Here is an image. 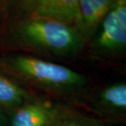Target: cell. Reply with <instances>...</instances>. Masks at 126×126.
I'll return each mask as SVG.
<instances>
[{"label":"cell","mask_w":126,"mask_h":126,"mask_svg":"<svg viewBox=\"0 0 126 126\" xmlns=\"http://www.w3.org/2000/svg\"><path fill=\"white\" fill-rule=\"evenodd\" d=\"M17 33L29 47L57 56L77 55L85 41L75 26L49 18L25 19Z\"/></svg>","instance_id":"6da1fadb"},{"label":"cell","mask_w":126,"mask_h":126,"mask_svg":"<svg viewBox=\"0 0 126 126\" xmlns=\"http://www.w3.org/2000/svg\"><path fill=\"white\" fill-rule=\"evenodd\" d=\"M10 71L26 81L57 93H70L84 88L87 78L82 73L61 64L26 55L9 58Z\"/></svg>","instance_id":"7a4b0ae2"},{"label":"cell","mask_w":126,"mask_h":126,"mask_svg":"<svg viewBox=\"0 0 126 126\" xmlns=\"http://www.w3.org/2000/svg\"><path fill=\"white\" fill-rule=\"evenodd\" d=\"M93 45L101 54H116L126 47V0H116L94 33Z\"/></svg>","instance_id":"3957f363"},{"label":"cell","mask_w":126,"mask_h":126,"mask_svg":"<svg viewBox=\"0 0 126 126\" xmlns=\"http://www.w3.org/2000/svg\"><path fill=\"white\" fill-rule=\"evenodd\" d=\"M66 112L50 100H28L12 111L7 126H52Z\"/></svg>","instance_id":"277c9868"},{"label":"cell","mask_w":126,"mask_h":126,"mask_svg":"<svg viewBox=\"0 0 126 126\" xmlns=\"http://www.w3.org/2000/svg\"><path fill=\"white\" fill-rule=\"evenodd\" d=\"M79 0H35L31 16L49 18L69 24L76 28L79 20Z\"/></svg>","instance_id":"5b68a950"},{"label":"cell","mask_w":126,"mask_h":126,"mask_svg":"<svg viewBox=\"0 0 126 126\" xmlns=\"http://www.w3.org/2000/svg\"><path fill=\"white\" fill-rule=\"evenodd\" d=\"M116 0H79L76 29L86 40L94 35L101 21Z\"/></svg>","instance_id":"8992f818"},{"label":"cell","mask_w":126,"mask_h":126,"mask_svg":"<svg viewBox=\"0 0 126 126\" xmlns=\"http://www.w3.org/2000/svg\"><path fill=\"white\" fill-rule=\"evenodd\" d=\"M95 108L102 114L122 115L126 111V84L114 83L103 88L96 98Z\"/></svg>","instance_id":"52a82bcc"},{"label":"cell","mask_w":126,"mask_h":126,"mask_svg":"<svg viewBox=\"0 0 126 126\" xmlns=\"http://www.w3.org/2000/svg\"><path fill=\"white\" fill-rule=\"evenodd\" d=\"M29 100V93L17 83L0 74V110L14 111Z\"/></svg>","instance_id":"ba28073f"},{"label":"cell","mask_w":126,"mask_h":126,"mask_svg":"<svg viewBox=\"0 0 126 126\" xmlns=\"http://www.w3.org/2000/svg\"><path fill=\"white\" fill-rule=\"evenodd\" d=\"M96 119L81 114L66 112L52 126H98Z\"/></svg>","instance_id":"9c48e42d"},{"label":"cell","mask_w":126,"mask_h":126,"mask_svg":"<svg viewBox=\"0 0 126 126\" xmlns=\"http://www.w3.org/2000/svg\"><path fill=\"white\" fill-rule=\"evenodd\" d=\"M0 126H7V120L5 118L2 110H0Z\"/></svg>","instance_id":"30bf717a"},{"label":"cell","mask_w":126,"mask_h":126,"mask_svg":"<svg viewBox=\"0 0 126 126\" xmlns=\"http://www.w3.org/2000/svg\"><path fill=\"white\" fill-rule=\"evenodd\" d=\"M23 4L27 7H31L33 6V4L34 3L35 0H22Z\"/></svg>","instance_id":"8fae6325"},{"label":"cell","mask_w":126,"mask_h":126,"mask_svg":"<svg viewBox=\"0 0 126 126\" xmlns=\"http://www.w3.org/2000/svg\"><path fill=\"white\" fill-rule=\"evenodd\" d=\"M9 0H0V4H2V3H5V2H8Z\"/></svg>","instance_id":"7c38bea8"}]
</instances>
